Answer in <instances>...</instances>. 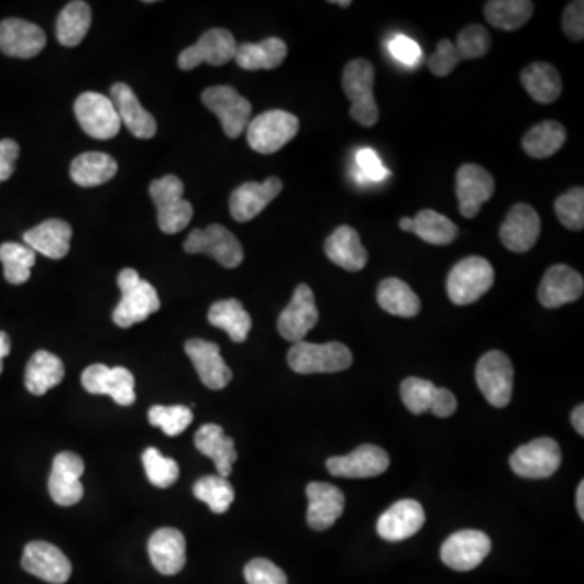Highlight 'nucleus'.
<instances>
[{"label":"nucleus","instance_id":"obj_56","mask_svg":"<svg viewBox=\"0 0 584 584\" xmlns=\"http://www.w3.org/2000/svg\"><path fill=\"white\" fill-rule=\"evenodd\" d=\"M572 423L575 427L576 432L580 436H584V406L580 405L579 408L573 411Z\"/></svg>","mask_w":584,"mask_h":584},{"label":"nucleus","instance_id":"obj_47","mask_svg":"<svg viewBox=\"0 0 584 584\" xmlns=\"http://www.w3.org/2000/svg\"><path fill=\"white\" fill-rule=\"evenodd\" d=\"M555 213L560 223L570 231H583L584 228V190L573 187L555 200Z\"/></svg>","mask_w":584,"mask_h":584},{"label":"nucleus","instance_id":"obj_25","mask_svg":"<svg viewBox=\"0 0 584 584\" xmlns=\"http://www.w3.org/2000/svg\"><path fill=\"white\" fill-rule=\"evenodd\" d=\"M187 356L192 361L198 377L205 387L210 389L227 388L232 381L231 368L221 357L220 346L207 340H189L184 346Z\"/></svg>","mask_w":584,"mask_h":584},{"label":"nucleus","instance_id":"obj_7","mask_svg":"<svg viewBox=\"0 0 584 584\" xmlns=\"http://www.w3.org/2000/svg\"><path fill=\"white\" fill-rule=\"evenodd\" d=\"M187 254H205L217 260L224 268H238L244 262V249L239 239L221 224L194 229L184 242Z\"/></svg>","mask_w":584,"mask_h":584},{"label":"nucleus","instance_id":"obj_5","mask_svg":"<svg viewBox=\"0 0 584 584\" xmlns=\"http://www.w3.org/2000/svg\"><path fill=\"white\" fill-rule=\"evenodd\" d=\"M494 266L483 257H467L458 262L447 279V293L454 306H470L494 286Z\"/></svg>","mask_w":584,"mask_h":584},{"label":"nucleus","instance_id":"obj_57","mask_svg":"<svg viewBox=\"0 0 584 584\" xmlns=\"http://www.w3.org/2000/svg\"><path fill=\"white\" fill-rule=\"evenodd\" d=\"M576 510H579L580 518L584 519V483H580L579 491H576Z\"/></svg>","mask_w":584,"mask_h":584},{"label":"nucleus","instance_id":"obj_41","mask_svg":"<svg viewBox=\"0 0 584 584\" xmlns=\"http://www.w3.org/2000/svg\"><path fill=\"white\" fill-rule=\"evenodd\" d=\"M91 26V7L81 0H74L64 7L57 16L56 34L65 47H75L85 40Z\"/></svg>","mask_w":584,"mask_h":584},{"label":"nucleus","instance_id":"obj_23","mask_svg":"<svg viewBox=\"0 0 584 584\" xmlns=\"http://www.w3.org/2000/svg\"><path fill=\"white\" fill-rule=\"evenodd\" d=\"M584 279L569 265H553L546 272L538 289V299L546 309H559L583 296Z\"/></svg>","mask_w":584,"mask_h":584},{"label":"nucleus","instance_id":"obj_37","mask_svg":"<svg viewBox=\"0 0 584 584\" xmlns=\"http://www.w3.org/2000/svg\"><path fill=\"white\" fill-rule=\"evenodd\" d=\"M208 322L220 330L227 331L234 343H244L252 328V317L242 306L241 300H218L210 307Z\"/></svg>","mask_w":584,"mask_h":584},{"label":"nucleus","instance_id":"obj_42","mask_svg":"<svg viewBox=\"0 0 584 584\" xmlns=\"http://www.w3.org/2000/svg\"><path fill=\"white\" fill-rule=\"evenodd\" d=\"M412 221H415L412 232L427 244L450 245L460 234V229L452 220L433 210L419 211Z\"/></svg>","mask_w":584,"mask_h":584},{"label":"nucleus","instance_id":"obj_24","mask_svg":"<svg viewBox=\"0 0 584 584\" xmlns=\"http://www.w3.org/2000/svg\"><path fill=\"white\" fill-rule=\"evenodd\" d=\"M46 46V34L40 26L22 19L0 23V51L16 59H32Z\"/></svg>","mask_w":584,"mask_h":584},{"label":"nucleus","instance_id":"obj_31","mask_svg":"<svg viewBox=\"0 0 584 584\" xmlns=\"http://www.w3.org/2000/svg\"><path fill=\"white\" fill-rule=\"evenodd\" d=\"M195 447L198 452L213 460L218 476L228 480L231 476L232 464L238 460L234 440L224 433L223 427L217 423H205L195 433Z\"/></svg>","mask_w":584,"mask_h":584},{"label":"nucleus","instance_id":"obj_50","mask_svg":"<svg viewBox=\"0 0 584 584\" xmlns=\"http://www.w3.org/2000/svg\"><path fill=\"white\" fill-rule=\"evenodd\" d=\"M460 63L461 57L454 43L450 40H442L437 44V51L430 56L427 64L436 77H449Z\"/></svg>","mask_w":584,"mask_h":584},{"label":"nucleus","instance_id":"obj_28","mask_svg":"<svg viewBox=\"0 0 584 584\" xmlns=\"http://www.w3.org/2000/svg\"><path fill=\"white\" fill-rule=\"evenodd\" d=\"M307 522L316 531H327L344 511V494L327 483H310L307 486Z\"/></svg>","mask_w":584,"mask_h":584},{"label":"nucleus","instance_id":"obj_16","mask_svg":"<svg viewBox=\"0 0 584 584\" xmlns=\"http://www.w3.org/2000/svg\"><path fill=\"white\" fill-rule=\"evenodd\" d=\"M238 43L231 32L224 29L208 30L201 34L200 40L194 46L187 47L180 53V70H192L201 64L224 65L234 60Z\"/></svg>","mask_w":584,"mask_h":584},{"label":"nucleus","instance_id":"obj_55","mask_svg":"<svg viewBox=\"0 0 584 584\" xmlns=\"http://www.w3.org/2000/svg\"><path fill=\"white\" fill-rule=\"evenodd\" d=\"M10 351H12V343H10L9 334L0 331V374L3 371L2 359L9 356Z\"/></svg>","mask_w":584,"mask_h":584},{"label":"nucleus","instance_id":"obj_22","mask_svg":"<svg viewBox=\"0 0 584 584\" xmlns=\"http://www.w3.org/2000/svg\"><path fill=\"white\" fill-rule=\"evenodd\" d=\"M283 190L278 177H268L265 183H245L239 186L229 198V210L239 223L257 218Z\"/></svg>","mask_w":584,"mask_h":584},{"label":"nucleus","instance_id":"obj_21","mask_svg":"<svg viewBox=\"0 0 584 584\" xmlns=\"http://www.w3.org/2000/svg\"><path fill=\"white\" fill-rule=\"evenodd\" d=\"M387 452L377 445H361L348 456H333L327 461L331 476L346 480H367L377 477L388 470Z\"/></svg>","mask_w":584,"mask_h":584},{"label":"nucleus","instance_id":"obj_26","mask_svg":"<svg viewBox=\"0 0 584 584\" xmlns=\"http://www.w3.org/2000/svg\"><path fill=\"white\" fill-rule=\"evenodd\" d=\"M423 522H426V514H423L422 505L411 498H406V500L396 502L378 518L377 531L385 541L399 542L418 535Z\"/></svg>","mask_w":584,"mask_h":584},{"label":"nucleus","instance_id":"obj_1","mask_svg":"<svg viewBox=\"0 0 584 584\" xmlns=\"http://www.w3.org/2000/svg\"><path fill=\"white\" fill-rule=\"evenodd\" d=\"M119 289L122 293L121 302L112 312V320L118 327L129 328L133 324L145 322L152 313L158 312L162 307L158 293L139 273L132 268L122 269L118 278Z\"/></svg>","mask_w":584,"mask_h":584},{"label":"nucleus","instance_id":"obj_39","mask_svg":"<svg viewBox=\"0 0 584 584\" xmlns=\"http://www.w3.org/2000/svg\"><path fill=\"white\" fill-rule=\"evenodd\" d=\"M566 142V130L560 122L544 121L522 136V150L536 159L551 158Z\"/></svg>","mask_w":584,"mask_h":584},{"label":"nucleus","instance_id":"obj_6","mask_svg":"<svg viewBox=\"0 0 584 584\" xmlns=\"http://www.w3.org/2000/svg\"><path fill=\"white\" fill-rule=\"evenodd\" d=\"M299 119L288 111L272 109L257 115L247 125V143L260 155L279 152L299 132Z\"/></svg>","mask_w":584,"mask_h":584},{"label":"nucleus","instance_id":"obj_52","mask_svg":"<svg viewBox=\"0 0 584 584\" xmlns=\"http://www.w3.org/2000/svg\"><path fill=\"white\" fill-rule=\"evenodd\" d=\"M562 29L566 37L572 41H583L584 37V2L575 0L566 5L562 16Z\"/></svg>","mask_w":584,"mask_h":584},{"label":"nucleus","instance_id":"obj_54","mask_svg":"<svg viewBox=\"0 0 584 584\" xmlns=\"http://www.w3.org/2000/svg\"><path fill=\"white\" fill-rule=\"evenodd\" d=\"M20 156V146L15 140H0V183H5L15 170V163Z\"/></svg>","mask_w":584,"mask_h":584},{"label":"nucleus","instance_id":"obj_10","mask_svg":"<svg viewBox=\"0 0 584 584\" xmlns=\"http://www.w3.org/2000/svg\"><path fill=\"white\" fill-rule=\"evenodd\" d=\"M203 104L220 119L221 128L229 139H238L251 122L252 104L238 90L228 85L211 87L201 93Z\"/></svg>","mask_w":584,"mask_h":584},{"label":"nucleus","instance_id":"obj_18","mask_svg":"<svg viewBox=\"0 0 584 584\" xmlns=\"http://www.w3.org/2000/svg\"><path fill=\"white\" fill-rule=\"evenodd\" d=\"M85 473V463L77 453L63 452L54 458L49 476L51 498L60 507H71L84 498V484L80 477Z\"/></svg>","mask_w":584,"mask_h":584},{"label":"nucleus","instance_id":"obj_58","mask_svg":"<svg viewBox=\"0 0 584 584\" xmlns=\"http://www.w3.org/2000/svg\"><path fill=\"white\" fill-rule=\"evenodd\" d=\"M399 228H401V231L405 232H412V228H415V221H412V218L405 217L399 220Z\"/></svg>","mask_w":584,"mask_h":584},{"label":"nucleus","instance_id":"obj_29","mask_svg":"<svg viewBox=\"0 0 584 584\" xmlns=\"http://www.w3.org/2000/svg\"><path fill=\"white\" fill-rule=\"evenodd\" d=\"M111 101L114 102L122 124L129 129L130 133H133V136L142 140L155 136L156 129H158L155 118L140 104L139 98L129 85H112Z\"/></svg>","mask_w":584,"mask_h":584},{"label":"nucleus","instance_id":"obj_13","mask_svg":"<svg viewBox=\"0 0 584 584\" xmlns=\"http://www.w3.org/2000/svg\"><path fill=\"white\" fill-rule=\"evenodd\" d=\"M401 398L412 415L430 411L437 418H450L458 406L450 389L436 387L432 382L418 377H409L403 382Z\"/></svg>","mask_w":584,"mask_h":584},{"label":"nucleus","instance_id":"obj_8","mask_svg":"<svg viewBox=\"0 0 584 584\" xmlns=\"http://www.w3.org/2000/svg\"><path fill=\"white\" fill-rule=\"evenodd\" d=\"M514 364L502 351H488L477 362V387L495 408H505L514 395Z\"/></svg>","mask_w":584,"mask_h":584},{"label":"nucleus","instance_id":"obj_27","mask_svg":"<svg viewBox=\"0 0 584 584\" xmlns=\"http://www.w3.org/2000/svg\"><path fill=\"white\" fill-rule=\"evenodd\" d=\"M187 542L179 529L162 528L148 541L150 560L156 572L170 576L183 572L187 562Z\"/></svg>","mask_w":584,"mask_h":584},{"label":"nucleus","instance_id":"obj_33","mask_svg":"<svg viewBox=\"0 0 584 584\" xmlns=\"http://www.w3.org/2000/svg\"><path fill=\"white\" fill-rule=\"evenodd\" d=\"M288 46L282 37H266L260 43H244L235 51V64L244 70H273L285 63Z\"/></svg>","mask_w":584,"mask_h":584},{"label":"nucleus","instance_id":"obj_38","mask_svg":"<svg viewBox=\"0 0 584 584\" xmlns=\"http://www.w3.org/2000/svg\"><path fill=\"white\" fill-rule=\"evenodd\" d=\"M378 306L392 316L412 319L421 312L418 294L409 288L403 279L387 278L378 285Z\"/></svg>","mask_w":584,"mask_h":584},{"label":"nucleus","instance_id":"obj_46","mask_svg":"<svg viewBox=\"0 0 584 584\" xmlns=\"http://www.w3.org/2000/svg\"><path fill=\"white\" fill-rule=\"evenodd\" d=\"M150 423L159 427L167 437H177L186 432L194 421L192 409L186 406H153L148 411Z\"/></svg>","mask_w":584,"mask_h":584},{"label":"nucleus","instance_id":"obj_44","mask_svg":"<svg viewBox=\"0 0 584 584\" xmlns=\"http://www.w3.org/2000/svg\"><path fill=\"white\" fill-rule=\"evenodd\" d=\"M194 495L217 515L227 514L234 502V488L221 476H205L194 486Z\"/></svg>","mask_w":584,"mask_h":584},{"label":"nucleus","instance_id":"obj_3","mask_svg":"<svg viewBox=\"0 0 584 584\" xmlns=\"http://www.w3.org/2000/svg\"><path fill=\"white\" fill-rule=\"evenodd\" d=\"M288 364L296 374H334L353 365V353L343 343L316 344L300 341L288 353Z\"/></svg>","mask_w":584,"mask_h":584},{"label":"nucleus","instance_id":"obj_45","mask_svg":"<svg viewBox=\"0 0 584 584\" xmlns=\"http://www.w3.org/2000/svg\"><path fill=\"white\" fill-rule=\"evenodd\" d=\"M143 467L150 483L158 488L173 486L179 480V464L173 458H166L156 449H146L142 456Z\"/></svg>","mask_w":584,"mask_h":584},{"label":"nucleus","instance_id":"obj_35","mask_svg":"<svg viewBox=\"0 0 584 584\" xmlns=\"http://www.w3.org/2000/svg\"><path fill=\"white\" fill-rule=\"evenodd\" d=\"M521 85L526 93L541 104H552L562 95L559 70L548 63L528 65L521 71Z\"/></svg>","mask_w":584,"mask_h":584},{"label":"nucleus","instance_id":"obj_43","mask_svg":"<svg viewBox=\"0 0 584 584\" xmlns=\"http://www.w3.org/2000/svg\"><path fill=\"white\" fill-rule=\"evenodd\" d=\"M0 262L3 265V275L10 285H23L32 276V266L36 263V252L29 245L5 242L0 245Z\"/></svg>","mask_w":584,"mask_h":584},{"label":"nucleus","instance_id":"obj_49","mask_svg":"<svg viewBox=\"0 0 584 584\" xmlns=\"http://www.w3.org/2000/svg\"><path fill=\"white\" fill-rule=\"evenodd\" d=\"M244 576L249 584H288L285 572L266 559L251 560L245 565Z\"/></svg>","mask_w":584,"mask_h":584},{"label":"nucleus","instance_id":"obj_12","mask_svg":"<svg viewBox=\"0 0 584 584\" xmlns=\"http://www.w3.org/2000/svg\"><path fill=\"white\" fill-rule=\"evenodd\" d=\"M491 549V539L486 532L464 529V531L454 532L443 542L440 557L450 569L456 572H470L486 560Z\"/></svg>","mask_w":584,"mask_h":584},{"label":"nucleus","instance_id":"obj_30","mask_svg":"<svg viewBox=\"0 0 584 584\" xmlns=\"http://www.w3.org/2000/svg\"><path fill=\"white\" fill-rule=\"evenodd\" d=\"M324 254L334 265L346 272H361L368 262V252L362 245L361 235L356 229L346 224L328 235L324 241Z\"/></svg>","mask_w":584,"mask_h":584},{"label":"nucleus","instance_id":"obj_19","mask_svg":"<svg viewBox=\"0 0 584 584\" xmlns=\"http://www.w3.org/2000/svg\"><path fill=\"white\" fill-rule=\"evenodd\" d=\"M22 566L30 575L51 584H64L71 575L70 560L56 546L33 541L23 551Z\"/></svg>","mask_w":584,"mask_h":584},{"label":"nucleus","instance_id":"obj_11","mask_svg":"<svg viewBox=\"0 0 584 584\" xmlns=\"http://www.w3.org/2000/svg\"><path fill=\"white\" fill-rule=\"evenodd\" d=\"M562 464L559 443L549 437L532 440L519 447L511 454L510 466L515 474L525 480H546L557 473Z\"/></svg>","mask_w":584,"mask_h":584},{"label":"nucleus","instance_id":"obj_4","mask_svg":"<svg viewBox=\"0 0 584 584\" xmlns=\"http://www.w3.org/2000/svg\"><path fill=\"white\" fill-rule=\"evenodd\" d=\"M150 195L158 211V227L164 234H177L189 227L194 207L184 200V183L177 176H164L150 184Z\"/></svg>","mask_w":584,"mask_h":584},{"label":"nucleus","instance_id":"obj_15","mask_svg":"<svg viewBox=\"0 0 584 584\" xmlns=\"http://www.w3.org/2000/svg\"><path fill=\"white\" fill-rule=\"evenodd\" d=\"M495 192V180L480 164H463L456 173V197L460 213L467 220L480 214L481 208Z\"/></svg>","mask_w":584,"mask_h":584},{"label":"nucleus","instance_id":"obj_14","mask_svg":"<svg viewBox=\"0 0 584 584\" xmlns=\"http://www.w3.org/2000/svg\"><path fill=\"white\" fill-rule=\"evenodd\" d=\"M81 385L91 395H108L118 405L130 406L135 403V377L125 367H108L95 364L85 368Z\"/></svg>","mask_w":584,"mask_h":584},{"label":"nucleus","instance_id":"obj_2","mask_svg":"<svg viewBox=\"0 0 584 584\" xmlns=\"http://www.w3.org/2000/svg\"><path fill=\"white\" fill-rule=\"evenodd\" d=\"M375 68L367 59H354L344 67L341 87L351 101V118L364 128L378 122V106L374 97Z\"/></svg>","mask_w":584,"mask_h":584},{"label":"nucleus","instance_id":"obj_51","mask_svg":"<svg viewBox=\"0 0 584 584\" xmlns=\"http://www.w3.org/2000/svg\"><path fill=\"white\" fill-rule=\"evenodd\" d=\"M356 166L359 169V180L364 183H381L389 176V170L382 164L377 153L372 148L359 150L356 155Z\"/></svg>","mask_w":584,"mask_h":584},{"label":"nucleus","instance_id":"obj_36","mask_svg":"<svg viewBox=\"0 0 584 584\" xmlns=\"http://www.w3.org/2000/svg\"><path fill=\"white\" fill-rule=\"evenodd\" d=\"M118 163L106 153H81L70 166V177L77 186L98 187L114 179Z\"/></svg>","mask_w":584,"mask_h":584},{"label":"nucleus","instance_id":"obj_20","mask_svg":"<svg viewBox=\"0 0 584 584\" xmlns=\"http://www.w3.org/2000/svg\"><path fill=\"white\" fill-rule=\"evenodd\" d=\"M541 235V218L528 203H517L500 227V241L505 249L515 254L531 251Z\"/></svg>","mask_w":584,"mask_h":584},{"label":"nucleus","instance_id":"obj_48","mask_svg":"<svg viewBox=\"0 0 584 584\" xmlns=\"http://www.w3.org/2000/svg\"><path fill=\"white\" fill-rule=\"evenodd\" d=\"M492 37L483 25H470L458 33L456 47L461 60L481 59L491 51Z\"/></svg>","mask_w":584,"mask_h":584},{"label":"nucleus","instance_id":"obj_59","mask_svg":"<svg viewBox=\"0 0 584 584\" xmlns=\"http://www.w3.org/2000/svg\"><path fill=\"white\" fill-rule=\"evenodd\" d=\"M331 3H333V5H341L346 9V7H350L353 2H351V0H331Z\"/></svg>","mask_w":584,"mask_h":584},{"label":"nucleus","instance_id":"obj_40","mask_svg":"<svg viewBox=\"0 0 584 584\" xmlns=\"http://www.w3.org/2000/svg\"><path fill=\"white\" fill-rule=\"evenodd\" d=\"M535 13V3L529 0H491L484 5L488 25L504 32L522 29Z\"/></svg>","mask_w":584,"mask_h":584},{"label":"nucleus","instance_id":"obj_34","mask_svg":"<svg viewBox=\"0 0 584 584\" xmlns=\"http://www.w3.org/2000/svg\"><path fill=\"white\" fill-rule=\"evenodd\" d=\"M65 367L56 354L36 351L26 364L25 385L34 396H43L64 381Z\"/></svg>","mask_w":584,"mask_h":584},{"label":"nucleus","instance_id":"obj_53","mask_svg":"<svg viewBox=\"0 0 584 584\" xmlns=\"http://www.w3.org/2000/svg\"><path fill=\"white\" fill-rule=\"evenodd\" d=\"M389 51H392L395 59H398L399 63L409 65V67H416L421 63L422 51L418 46L415 40L408 36H395L389 43Z\"/></svg>","mask_w":584,"mask_h":584},{"label":"nucleus","instance_id":"obj_9","mask_svg":"<svg viewBox=\"0 0 584 584\" xmlns=\"http://www.w3.org/2000/svg\"><path fill=\"white\" fill-rule=\"evenodd\" d=\"M75 115L87 135L97 140H111L121 132V119L111 98L95 91L80 95L75 101Z\"/></svg>","mask_w":584,"mask_h":584},{"label":"nucleus","instance_id":"obj_17","mask_svg":"<svg viewBox=\"0 0 584 584\" xmlns=\"http://www.w3.org/2000/svg\"><path fill=\"white\" fill-rule=\"evenodd\" d=\"M317 323H319V309L316 296L310 286L302 283L294 291L291 302L279 313V334L294 344L300 343Z\"/></svg>","mask_w":584,"mask_h":584},{"label":"nucleus","instance_id":"obj_32","mask_svg":"<svg viewBox=\"0 0 584 584\" xmlns=\"http://www.w3.org/2000/svg\"><path fill=\"white\" fill-rule=\"evenodd\" d=\"M71 227L63 220H47L30 229L23 241L36 254L60 260L70 251Z\"/></svg>","mask_w":584,"mask_h":584}]
</instances>
